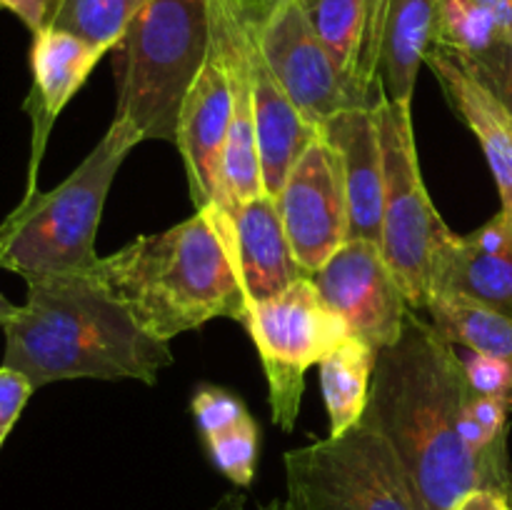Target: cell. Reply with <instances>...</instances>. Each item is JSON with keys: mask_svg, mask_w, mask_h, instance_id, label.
Here are the masks:
<instances>
[{"mask_svg": "<svg viewBox=\"0 0 512 510\" xmlns=\"http://www.w3.org/2000/svg\"><path fill=\"white\" fill-rule=\"evenodd\" d=\"M453 510H512V500L493 488H475L465 493Z\"/></svg>", "mask_w": 512, "mask_h": 510, "instance_id": "cell-31", "label": "cell"}, {"mask_svg": "<svg viewBox=\"0 0 512 510\" xmlns=\"http://www.w3.org/2000/svg\"><path fill=\"white\" fill-rule=\"evenodd\" d=\"M90 275L163 343L215 318L238 320L245 305L233 220L213 203L163 233L138 235Z\"/></svg>", "mask_w": 512, "mask_h": 510, "instance_id": "cell-3", "label": "cell"}, {"mask_svg": "<svg viewBox=\"0 0 512 510\" xmlns=\"http://www.w3.org/2000/svg\"><path fill=\"white\" fill-rule=\"evenodd\" d=\"M138 143H143L140 130L113 118L98 145L63 183L45 193H25L0 223V268L25 280L93 270L100 260L95 235L110 185Z\"/></svg>", "mask_w": 512, "mask_h": 510, "instance_id": "cell-4", "label": "cell"}, {"mask_svg": "<svg viewBox=\"0 0 512 510\" xmlns=\"http://www.w3.org/2000/svg\"><path fill=\"white\" fill-rule=\"evenodd\" d=\"M435 295L475 300L512 318V215L500 208L468 235H450L438 253Z\"/></svg>", "mask_w": 512, "mask_h": 510, "instance_id": "cell-13", "label": "cell"}, {"mask_svg": "<svg viewBox=\"0 0 512 510\" xmlns=\"http://www.w3.org/2000/svg\"><path fill=\"white\" fill-rule=\"evenodd\" d=\"M238 320L263 363L273 423L290 433L300 415L305 373L348 338V325L325 305L310 275L248 303Z\"/></svg>", "mask_w": 512, "mask_h": 510, "instance_id": "cell-8", "label": "cell"}, {"mask_svg": "<svg viewBox=\"0 0 512 510\" xmlns=\"http://www.w3.org/2000/svg\"><path fill=\"white\" fill-rule=\"evenodd\" d=\"M208 448L210 460L215 468L230 480V483L248 488L255 478V463H258L260 430L253 415H245L223 433H215L203 440Z\"/></svg>", "mask_w": 512, "mask_h": 510, "instance_id": "cell-25", "label": "cell"}, {"mask_svg": "<svg viewBox=\"0 0 512 510\" xmlns=\"http://www.w3.org/2000/svg\"><path fill=\"white\" fill-rule=\"evenodd\" d=\"M383 143V228L380 248L413 310L433 300L438 253L453 230L430 200L415 145L413 103L380 98Z\"/></svg>", "mask_w": 512, "mask_h": 510, "instance_id": "cell-6", "label": "cell"}, {"mask_svg": "<svg viewBox=\"0 0 512 510\" xmlns=\"http://www.w3.org/2000/svg\"><path fill=\"white\" fill-rule=\"evenodd\" d=\"M190 410H193L195 425H198V433L203 435V440L215 433H223L250 413L238 395L218 388V385H200L195 390Z\"/></svg>", "mask_w": 512, "mask_h": 510, "instance_id": "cell-27", "label": "cell"}, {"mask_svg": "<svg viewBox=\"0 0 512 510\" xmlns=\"http://www.w3.org/2000/svg\"><path fill=\"white\" fill-rule=\"evenodd\" d=\"M283 463V510H420L395 450L365 420L288 450Z\"/></svg>", "mask_w": 512, "mask_h": 510, "instance_id": "cell-7", "label": "cell"}, {"mask_svg": "<svg viewBox=\"0 0 512 510\" xmlns=\"http://www.w3.org/2000/svg\"><path fill=\"white\" fill-rule=\"evenodd\" d=\"M245 3H248V5H253V8H265V5H268V3H273V0H245Z\"/></svg>", "mask_w": 512, "mask_h": 510, "instance_id": "cell-35", "label": "cell"}, {"mask_svg": "<svg viewBox=\"0 0 512 510\" xmlns=\"http://www.w3.org/2000/svg\"><path fill=\"white\" fill-rule=\"evenodd\" d=\"M230 118H233V85L223 53L210 38L208 60L185 95L178 135H175L195 208H205L218 195Z\"/></svg>", "mask_w": 512, "mask_h": 510, "instance_id": "cell-12", "label": "cell"}, {"mask_svg": "<svg viewBox=\"0 0 512 510\" xmlns=\"http://www.w3.org/2000/svg\"><path fill=\"white\" fill-rule=\"evenodd\" d=\"M255 40L285 93L315 128H323L343 110L365 105L330 58L298 0H273L255 10Z\"/></svg>", "mask_w": 512, "mask_h": 510, "instance_id": "cell-9", "label": "cell"}, {"mask_svg": "<svg viewBox=\"0 0 512 510\" xmlns=\"http://www.w3.org/2000/svg\"><path fill=\"white\" fill-rule=\"evenodd\" d=\"M145 0H55L48 25L113 50Z\"/></svg>", "mask_w": 512, "mask_h": 510, "instance_id": "cell-24", "label": "cell"}, {"mask_svg": "<svg viewBox=\"0 0 512 510\" xmlns=\"http://www.w3.org/2000/svg\"><path fill=\"white\" fill-rule=\"evenodd\" d=\"M25 283L28 300L3 325V365L28 375L35 390L78 378L153 385L173 363L168 343L145 333L90 270Z\"/></svg>", "mask_w": 512, "mask_h": 510, "instance_id": "cell-2", "label": "cell"}, {"mask_svg": "<svg viewBox=\"0 0 512 510\" xmlns=\"http://www.w3.org/2000/svg\"><path fill=\"white\" fill-rule=\"evenodd\" d=\"M503 25L478 0H440L435 45L463 58H483L508 40Z\"/></svg>", "mask_w": 512, "mask_h": 510, "instance_id": "cell-23", "label": "cell"}, {"mask_svg": "<svg viewBox=\"0 0 512 510\" xmlns=\"http://www.w3.org/2000/svg\"><path fill=\"white\" fill-rule=\"evenodd\" d=\"M213 510H245L243 498H228L223 505H218V508H213ZM260 510H283V503H280V500H273V503L265 505V508H260Z\"/></svg>", "mask_w": 512, "mask_h": 510, "instance_id": "cell-33", "label": "cell"}, {"mask_svg": "<svg viewBox=\"0 0 512 510\" xmlns=\"http://www.w3.org/2000/svg\"><path fill=\"white\" fill-rule=\"evenodd\" d=\"M458 355L463 365L465 388L475 395L503 400L512 413V360L475 353V350H463V353L458 350Z\"/></svg>", "mask_w": 512, "mask_h": 510, "instance_id": "cell-26", "label": "cell"}, {"mask_svg": "<svg viewBox=\"0 0 512 510\" xmlns=\"http://www.w3.org/2000/svg\"><path fill=\"white\" fill-rule=\"evenodd\" d=\"M233 233L235 268L245 305L278 295L308 275L295 260L273 195L263 193L245 200L233 215Z\"/></svg>", "mask_w": 512, "mask_h": 510, "instance_id": "cell-17", "label": "cell"}, {"mask_svg": "<svg viewBox=\"0 0 512 510\" xmlns=\"http://www.w3.org/2000/svg\"><path fill=\"white\" fill-rule=\"evenodd\" d=\"M478 3L485 5V8L498 18V23L503 25L505 33L512 38V0H478Z\"/></svg>", "mask_w": 512, "mask_h": 510, "instance_id": "cell-32", "label": "cell"}, {"mask_svg": "<svg viewBox=\"0 0 512 510\" xmlns=\"http://www.w3.org/2000/svg\"><path fill=\"white\" fill-rule=\"evenodd\" d=\"M383 98V95H380ZM340 155L348 190V238L380 243L383 228V143H380V100L358 105L330 118L320 128Z\"/></svg>", "mask_w": 512, "mask_h": 510, "instance_id": "cell-15", "label": "cell"}, {"mask_svg": "<svg viewBox=\"0 0 512 510\" xmlns=\"http://www.w3.org/2000/svg\"><path fill=\"white\" fill-rule=\"evenodd\" d=\"M458 118L468 125L483 148L498 183L503 210L512 215V115L503 103L455 58L433 45L425 58Z\"/></svg>", "mask_w": 512, "mask_h": 510, "instance_id": "cell-18", "label": "cell"}, {"mask_svg": "<svg viewBox=\"0 0 512 510\" xmlns=\"http://www.w3.org/2000/svg\"><path fill=\"white\" fill-rule=\"evenodd\" d=\"M375 363L378 350L353 335H348L318 363L330 435L345 433L363 420Z\"/></svg>", "mask_w": 512, "mask_h": 510, "instance_id": "cell-21", "label": "cell"}, {"mask_svg": "<svg viewBox=\"0 0 512 510\" xmlns=\"http://www.w3.org/2000/svg\"><path fill=\"white\" fill-rule=\"evenodd\" d=\"M210 0H145L115 45V118L175 143L183 100L210 53Z\"/></svg>", "mask_w": 512, "mask_h": 510, "instance_id": "cell-5", "label": "cell"}, {"mask_svg": "<svg viewBox=\"0 0 512 510\" xmlns=\"http://www.w3.org/2000/svg\"><path fill=\"white\" fill-rule=\"evenodd\" d=\"M33 393L35 385L30 383L28 375L10 368V365H0V448H3L5 438L18 423L20 413L25 410Z\"/></svg>", "mask_w": 512, "mask_h": 510, "instance_id": "cell-29", "label": "cell"}, {"mask_svg": "<svg viewBox=\"0 0 512 510\" xmlns=\"http://www.w3.org/2000/svg\"><path fill=\"white\" fill-rule=\"evenodd\" d=\"M330 58L365 105L378 103L385 0H298Z\"/></svg>", "mask_w": 512, "mask_h": 510, "instance_id": "cell-16", "label": "cell"}, {"mask_svg": "<svg viewBox=\"0 0 512 510\" xmlns=\"http://www.w3.org/2000/svg\"><path fill=\"white\" fill-rule=\"evenodd\" d=\"M250 78H253V108L255 133H258L260 165H263L265 193L278 198L290 168L298 163L310 143L320 135V128L303 118L298 105L290 100L280 80L263 60L255 40L253 18V48H250Z\"/></svg>", "mask_w": 512, "mask_h": 510, "instance_id": "cell-19", "label": "cell"}, {"mask_svg": "<svg viewBox=\"0 0 512 510\" xmlns=\"http://www.w3.org/2000/svg\"><path fill=\"white\" fill-rule=\"evenodd\" d=\"M55 0H0V10L13 13L30 33L45 28L53 13Z\"/></svg>", "mask_w": 512, "mask_h": 510, "instance_id": "cell-30", "label": "cell"}, {"mask_svg": "<svg viewBox=\"0 0 512 510\" xmlns=\"http://www.w3.org/2000/svg\"><path fill=\"white\" fill-rule=\"evenodd\" d=\"M430 323L448 343L512 360V318L483 303L435 295L428 303Z\"/></svg>", "mask_w": 512, "mask_h": 510, "instance_id": "cell-22", "label": "cell"}, {"mask_svg": "<svg viewBox=\"0 0 512 510\" xmlns=\"http://www.w3.org/2000/svg\"><path fill=\"white\" fill-rule=\"evenodd\" d=\"M463 398L458 345L410 310L400 338L378 350L363 420L395 450L420 510H453L470 490L490 488L460 435Z\"/></svg>", "mask_w": 512, "mask_h": 510, "instance_id": "cell-1", "label": "cell"}, {"mask_svg": "<svg viewBox=\"0 0 512 510\" xmlns=\"http://www.w3.org/2000/svg\"><path fill=\"white\" fill-rule=\"evenodd\" d=\"M453 53V50H450ZM500 103L508 108L512 115V38L505 40L500 48H495L490 55L483 58H463V55L453 53Z\"/></svg>", "mask_w": 512, "mask_h": 510, "instance_id": "cell-28", "label": "cell"}, {"mask_svg": "<svg viewBox=\"0 0 512 510\" xmlns=\"http://www.w3.org/2000/svg\"><path fill=\"white\" fill-rule=\"evenodd\" d=\"M295 260L313 275L348 240V190L338 150L323 133L290 168L275 198Z\"/></svg>", "mask_w": 512, "mask_h": 510, "instance_id": "cell-11", "label": "cell"}, {"mask_svg": "<svg viewBox=\"0 0 512 510\" xmlns=\"http://www.w3.org/2000/svg\"><path fill=\"white\" fill-rule=\"evenodd\" d=\"M18 308H20V305L10 303L5 295H0V325H8L10 320L15 318V313H18Z\"/></svg>", "mask_w": 512, "mask_h": 510, "instance_id": "cell-34", "label": "cell"}, {"mask_svg": "<svg viewBox=\"0 0 512 510\" xmlns=\"http://www.w3.org/2000/svg\"><path fill=\"white\" fill-rule=\"evenodd\" d=\"M110 50L88 43L80 35L68 30L45 28L35 30L30 45V73H33V90H30L25 108L33 120V158H30L28 193L35 190V170L43 158L45 143L53 130L55 120L63 113L75 93L85 85L95 65Z\"/></svg>", "mask_w": 512, "mask_h": 510, "instance_id": "cell-14", "label": "cell"}, {"mask_svg": "<svg viewBox=\"0 0 512 510\" xmlns=\"http://www.w3.org/2000/svg\"><path fill=\"white\" fill-rule=\"evenodd\" d=\"M440 0H385L378 83L388 100L413 103L420 65L435 45Z\"/></svg>", "mask_w": 512, "mask_h": 510, "instance_id": "cell-20", "label": "cell"}, {"mask_svg": "<svg viewBox=\"0 0 512 510\" xmlns=\"http://www.w3.org/2000/svg\"><path fill=\"white\" fill-rule=\"evenodd\" d=\"M310 280L325 305L343 318L348 333L375 350L400 338L413 310L375 240L348 238Z\"/></svg>", "mask_w": 512, "mask_h": 510, "instance_id": "cell-10", "label": "cell"}]
</instances>
